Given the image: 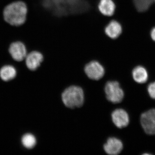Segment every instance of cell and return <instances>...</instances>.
Listing matches in <instances>:
<instances>
[{
  "label": "cell",
  "instance_id": "cell-1",
  "mask_svg": "<svg viewBox=\"0 0 155 155\" xmlns=\"http://www.w3.org/2000/svg\"><path fill=\"white\" fill-rule=\"evenodd\" d=\"M27 14L26 5L19 1L11 3L5 8L4 17L5 20L9 24L19 26L25 22Z\"/></svg>",
  "mask_w": 155,
  "mask_h": 155
},
{
  "label": "cell",
  "instance_id": "cell-2",
  "mask_svg": "<svg viewBox=\"0 0 155 155\" xmlns=\"http://www.w3.org/2000/svg\"><path fill=\"white\" fill-rule=\"evenodd\" d=\"M79 0H42L45 8L58 17L75 14Z\"/></svg>",
  "mask_w": 155,
  "mask_h": 155
},
{
  "label": "cell",
  "instance_id": "cell-3",
  "mask_svg": "<svg viewBox=\"0 0 155 155\" xmlns=\"http://www.w3.org/2000/svg\"><path fill=\"white\" fill-rule=\"evenodd\" d=\"M64 104L71 109L80 107L83 104L84 94L83 90L76 86L69 87L66 89L62 94Z\"/></svg>",
  "mask_w": 155,
  "mask_h": 155
},
{
  "label": "cell",
  "instance_id": "cell-4",
  "mask_svg": "<svg viewBox=\"0 0 155 155\" xmlns=\"http://www.w3.org/2000/svg\"><path fill=\"white\" fill-rule=\"evenodd\" d=\"M105 92L108 101L114 104L121 102L124 98V91L117 81L107 82L105 87Z\"/></svg>",
  "mask_w": 155,
  "mask_h": 155
},
{
  "label": "cell",
  "instance_id": "cell-5",
  "mask_svg": "<svg viewBox=\"0 0 155 155\" xmlns=\"http://www.w3.org/2000/svg\"><path fill=\"white\" fill-rule=\"evenodd\" d=\"M140 122L147 134L155 135V109H151L142 114Z\"/></svg>",
  "mask_w": 155,
  "mask_h": 155
},
{
  "label": "cell",
  "instance_id": "cell-6",
  "mask_svg": "<svg viewBox=\"0 0 155 155\" xmlns=\"http://www.w3.org/2000/svg\"><path fill=\"white\" fill-rule=\"evenodd\" d=\"M84 72L87 77L94 80H98L102 78L104 75V69L99 62L91 61L87 64Z\"/></svg>",
  "mask_w": 155,
  "mask_h": 155
},
{
  "label": "cell",
  "instance_id": "cell-7",
  "mask_svg": "<svg viewBox=\"0 0 155 155\" xmlns=\"http://www.w3.org/2000/svg\"><path fill=\"white\" fill-rule=\"evenodd\" d=\"M9 52L12 58L17 61H23L27 55V51L25 45L19 41L13 43L10 45Z\"/></svg>",
  "mask_w": 155,
  "mask_h": 155
},
{
  "label": "cell",
  "instance_id": "cell-8",
  "mask_svg": "<svg viewBox=\"0 0 155 155\" xmlns=\"http://www.w3.org/2000/svg\"><path fill=\"white\" fill-rule=\"evenodd\" d=\"M112 119L115 125L119 128L127 127L129 124V116L123 109H117L114 110L112 114Z\"/></svg>",
  "mask_w": 155,
  "mask_h": 155
},
{
  "label": "cell",
  "instance_id": "cell-9",
  "mask_svg": "<svg viewBox=\"0 0 155 155\" xmlns=\"http://www.w3.org/2000/svg\"><path fill=\"white\" fill-rule=\"evenodd\" d=\"M123 144L121 140L115 137L108 139L104 145V150L107 154L110 155L119 154L123 149Z\"/></svg>",
  "mask_w": 155,
  "mask_h": 155
},
{
  "label": "cell",
  "instance_id": "cell-10",
  "mask_svg": "<svg viewBox=\"0 0 155 155\" xmlns=\"http://www.w3.org/2000/svg\"><path fill=\"white\" fill-rule=\"evenodd\" d=\"M43 60V57L41 53L38 51H32L26 55L25 63L28 69L34 71L40 66Z\"/></svg>",
  "mask_w": 155,
  "mask_h": 155
},
{
  "label": "cell",
  "instance_id": "cell-11",
  "mask_svg": "<svg viewBox=\"0 0 155 155\" xmlns=\"http://www.w3.org/2000/svg\"><path fill=\"white\" fill-rule=\"evenodd\" d=\"M105 31L109 37L113 39L116 38L122 33V26L119 22L113 20L106 26Z\"/></svg>",
  "mask_w": 155,
  "mask_h": 155
},
{
  "label": "cell",
  "instance_id": "cell-12",
  "mask_svg": "<svg viewBox=\"0 0 155 155\" xmlns=\"http://www.w3.org/2000/svg\"><path fill=\"white\" fill-rule=\"evenodd\" d=\"M98 8L103 15L111 16L114 14L116 6L112 0H100Z\"/></svg>",
  "mask_w": 155,
  "mask_h": 155
},
{
  "label": "cell",
  "instance_id": "cell-13",
  "mask_svg": "<svg viewBox=\"0 0 155 155\" xmlns=\"http://www.w3.org/2000/svg\"><path fill=\"white\" fill-rule=\"evenodd\" d=\"M132 76L136 82L143 84L147 82L148 78V74L146 69L142 66H137L132 71Z\"/></svg>",
  "mask_w": 155,
  "mask_h": 155
},
{
  "label": "cell",
  "instance_id": "cell-14",
  "mask_svg": "<svg viewBox=\"0 0 155 155\" xmlns=\"http://www.w3.org/2000/svg\"><path fill=\"white\" fill-rule=\"evenodd\" d=\"M16 75L17 71L13 66H4L0 70V77L4 81H8L14 79Z\"/></svg>",
  "mask_w": 155,
  "mask_h": 155
},
{
  "label": "cell",
  "instance_id": "cell-15",
  "mask_svg": "<svg viewBox=\"0 0 155 155\" xmlns=\"http://www.w3.org/2000/svg\"><path fill=\"white\" fill-rule=\"evenodd\" d=\"M22 144L28 149L33 148L36 143V140L34 136L31 134H25L22 138Z\"/></svg>",
  "mask_w": 155,
  "mask_h": 155
},
{
  "label": "cell",
  "instance_id": "cell-16",
  "mask_svg": "<svg viewBox=\"0 0 155 155\" xmlns=\"http://www.w3.org/2000/svg\"><path fill=\"white\" fill-rule=\"evenodd\" d=\"M133 2L137 10L142 12L149 8L153 1V0H133Z\"/></svg>",
  "mask_w": 155,
  "mask_h": 155
},
{
  "label": "cell",
  "instance_id": "cell-17",
  "mask_svg": "<svg viewBox=\"0 0 155 155\" xmlns=\"http://www.w3.org/2000/svg\"><path fill=\"white\" fill-rule=\"evenodd\" d=\"M147 91L150 96L155 100V82H152L149 84Z\"/></svg>",
  "mask_w": 155,
  "mask_h": 155
},
{
  "label": "cell",
  "instance_id": "cell-18",
  "mask_svg": "<svg viewBox=\"0 0 155 155\" xmlns=\"http://www.w3.org/2000/svg\"><path fill=\"white\" fill-rule=\"evenodd\" d=\"M151 36L153 40L155 41V27L153 28L151 31Z\"/></svg>",
  "mask_w": 155,
  "mask_h": 155
},
{
  "label": "cell",
  "instance_id": "cell-19",
  "mask_svg": "<svg viewBox=\"0 0 155 155\" xmlns=\"http://www.w3.org/2000/svg\"><path fill=\"white\" fill-rule=\"evenodd\" d=\"M153 2H155V0H153Z\"/></svg>",
  "mask_w": 155,
  "mask_h": 155
}]
</instances>
